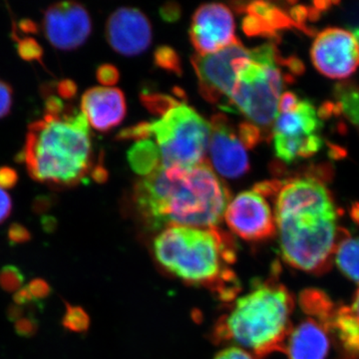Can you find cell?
Segmentation results:
<instances>
[{
	"label": "cell",
	"instance_id": "17",
	"mask_svg": "<svg viewBox=\"0 0 359 359\" xmlns=\"http://www.w3.org/2000/svg\"><path fill=\"white\" fill-rule=\"evenodd\" d=\"M236 9L245 14L243 29L249 36H273L278 30L297 25L282 8L269 2L238 4Z\"/></svg>",
	"mask_w": 359,
	"mask_h": 359
},
{
	"label": "cell",
	"instance_id": "8",
	"mask_svg": "<svg viewBox=\"0 0 359 359\" xmlns=\"http://www.w3.org/2000/svg\"><path fill=\"white\" fill-rule=\"evenodd\" d=\"M320 112L308 99L283 92L273 126V148L278 159L290 163L320 152L323 146Z\"/></svg>",
	"mask_w": 359,
	"mask_h": 359
},
{
	"label": "cell",
	"instance_id": "29",
	"mask_svg": "<svg viewBox=\"0 0 359 359\" xmlns=\"http://www.w3.org/2000/svg\"><path fill=\"white\" fill-rule=\"evenodd\" d=\"M151 135L150 122H142L135 126L129 127V128L122 130L118 134V139L120 140H147Z\"/></svg>",
	"mask_w": 359,
	"mask_h": 359
},
{
	"label": "cell",
	"instance_id": "35",
	"mask_svg": "<svg viewBox=\"0 0 359 359\" xmlns=\"http://www.w3.org/2000/svg\"><path fill=\"white\" fill-rule=\"evenodd\" d=\"M214 359H256L250 351L237 346H229L219 351Z\"/></svg>",
	"mask_w": 359,
	"mask_h": 359
},
{
	"label": "cell",
	"instance_id": "12",
	"mask_svg": "<svg viewBox=\"0 0 359 359\" xmlns=\"http://www.w3.org/2000/svg\"><path fill=\"white\" fill-rule=\"evenodd\" d=\"M42 28L52 46L60 50H74L88 39L92 21L82 4L60 1L44 11Z\"/></svg>",
	"mask_w": 359,
	"mask_h": 359
},
{
	"label": "cell",
	"instance_id": "19",
	"mask_svg": "<svg viewBox=\"0 0 359 359\" xmlns=\"http://www.w3.org/2000/svg\"><path fill=\"white\" fill-rule=\"evenodd\" d=\"M327 328L334 330L346 351L359 356V318L351 306L335 309Z\"/></svg>",
	"mask_w": 359,
	"mask_h": 359
},
{
	"label": "cell",
	"instance_id": "16",
	"mask_svg": "<svg viewBox=\"0 0 359 359\" xmlns=\"http://www.w3.org/2000/svg\"><path fill=\"white\" fill-rule=\"evenodd\" d=\"M81 112L94 129L109 131L121 124L126 116L124 93L113 87H93L82 95Z\"/></svg>",
	"mask_w": 359,
	"mask_h": 359
},
{
	"label": "cell",
	"instance_id": "41",
	"mask_svg": "<svg viewBox=\"0 0 359 359\" xmlns=\"http://www.w3.org/2000/svg\"><path fill=\"white\" fill-rule=\"evenodd\" d=\"M20 27L22 32L26 33L36 32L37 27L35 23H33L32 20H25L21 21Z\"/></svg>",
	"mask_w": 359,
	"mask_h": 359
},
{
	"label": "cell",
	"instance_id": "11",
	"mask_svg": "<svg viewBox=\"0 0 359 359\" xmlns=\"http://www.w3.org/2000/svg\"><path fill=\"white\" fill-rule=\"evenodd\" d=\"M224 218L230 230L243 240H266L276 233L271 207L266 197L254 189L233 198L226 205Z\"/></svg>",
	"mask_w": 359,
	"mask_h": 359
},
{
	"label": "cell",
	"instance_id": "26",
	"mask_svg": "<svg viewBox=\"0 0 359 359\" xmlns=\"http://www.w3.org/2000/svg\"><path fill=\"white\" fill-rule=\"evenodd\" d=\"M154 59L156 65L163 69L181 74V61L174 49L167 46L159 47L155 51Z\"/></svg>",
	"mask_w": 359,
	"mask_h": 359
},
{
	"label": "cell",
	"instance_id": "9",
	"mask_svg": "<svg viewBox=\"0 0 359 359\" xmlns=\"http://www.w3.org/2000/svg\"><path fill=\"white\" fill-rule=\"evenodd\" d=\"M250 56V50L240 40L215 53L193 56L191 60L199 80L200 93L208 102L226 109L238 69Z\"/></svg>",
	"mask_w": 359,
	"mask_h": 359
},
{
	"label": "cell",
	"instance_id": "6",
	"mask_svg": "<svg viewBox=\"0 0 359 359\" xmlns=\"http://www.w3.org/2000/svg\"><path fill=\"white\" fill-rule=\"evenodd\" d=\"M280 59L273 43L252 49L250 58L238 69L235 88L224 110L238 111L261 131L273 126L287 80Z\"/></svg>",
	"mask_w": 359,
	"mask_h": 359
},
{
	"label": "cell",
	"instance_id": "38",
	"mask_svg": "<svg viewBox=\"0 0 359 359\" xmlns=\"http://www.w3.org/2000/svg\"><path fill=\"white\" fill-rule=\"evenodd\" d=\"M57 93L65 99L73 98L77 93L76 84L72 80H62L57 84Z\"/></svg>",
	"mask_w": 359,
	"mask_h": 359
},
{
	"label": "cell",
	"instance_id": "13",
	"mask_svg": "<svg viewBox=\"0 0 359 359\" xmlns=\"http://www.w3.org/2000/svg\"><path fill=\"white\" fill-rule=\"evenodd\" d=\"M190 39L200 55L215 53L238 42L231 9L223 4H202L194 13Z\"/></svg>",
	"mask_w": 359,
	"mask_h": 359
},
{
	"label": "cell",
	"instance_id": "3",
	"mask_svg": "<svg viewBox=\"0 0 359 359\" xmlns=\"http://www.w3.org/2000/svg\"><path fill=\"white\" fill-rule=\"evenodd\" d=\"M22 160L39 183L69 188L79 184L92 166V141L83 113L70 106L58 114L32 122L26 135Z\"/></svg>",
	"mask_w": 359,
	"mask_h": 359
},
{
	"label": "cell",
	"instance_id": "21",
	"mask_svg": "<svg viewBox=\"0 0 359 359\" xmlns=\"http://www.w3.org/2000/svg\"><path fill=\"white\" fill-rule=\"evenodd\" d=\"M334 259L340 271L359 283V238H342L335 250Z\"/></svg>",
	"mask_w": 359,
	"mask_h": 359
},
{
	"label": "cell",
	"instance_id": "28",
	"mask_svg": "<svg viewBox=\"0 0 359 359\" xmlns=\"http://www.w3.org/2000/svg\"><path fill=\"white\" fill-rule=\"evenodd\" d=\"M238 138L245 148H254L262 140V131L250 122H243L238 126Z\"/></svg>",
	"mask_w": 359,
	"mask_h": 359
},
{
	"label": "cell",
	"instance_id": "4",
	"mask_svg": "<svg viewBox=\"0 0 359 359\" xmlns=\"http://www.w3.org/2000/svg\"><path fill=\"white\" fill-rule=\"evenodd\" d=\"M153 252L163 268L184 282L214 287L224 299L237 290L230 269L235 247L217 226H168L155 238Z\"/></svg>",
	"mask_w": 359,
	"mask_h": 359
},
{
	"label": "cell",
	"instance_id": "1",
	"mask_svg": "<svg viewBox=\"0 0 359 359\" xmlns=\"http://www.w3.org/2000/svg\"><path fill=\"white\" fill-rule=\"evenodd\" d=\"M231 195L208 162L158 168L134 187L137 212L152 231L168 226L212 228L221 223Z\"/></svg>",
	"mask_w": 359,
	"mask_h": 359
},
{
	"label": "cell",
	"instance_id": "2",
	"mask_svg": "<svg viewBox=\"0 0 359 359\" xmlns=\"http://www.w3.org/2000/svg\"><path fill=\"white\" fill-rule=\"evenodd\" d=\"M275 208L280 252L285 263L306 273H325L342 238L327 187L311 177L278 182Z\"/></svg>",
	"mask_w": 359,
	"mask_h": 359
},
{
	"label": "cell",
	"instance_id": "39",
	"mask_svg": "<svg viewBox=\"0 0 359 359\" xmlns=\"http://www.w3.org/2000/svg\"><path fill=\"white\" fill-rule=\"evenodd\" d=\"M162 18L167 21H175L180 16V8L176 4H167L161 8Z\"/></svg>",
	"mask_w": 359,
	"mask_h": 359
},
{
	"label": "cell",
	"instance_id": "40",
	"mask_svg": "<svg viewBox=\"0 0 359 359\" xmlns=\"http://www.w3.org/2000/svg\"><path fill=\"white\" fill-rule=\"evenodd\" d=\"M91 176L93 177L95 181L99 182V183H103V182H105L106 179H107L108 174L106 170L104 169V167L99 165V166H97L95 169L91 172Z\"/></svg>",
	"mask_w": 359,
	"mask_h": 359
},
{
	"label": "cell",
	"instance_id": "24",
	"mask_svg": "<svg viewBox=\"0 0 359 359\" xmlns=\"http://www.w3.org/2000/svg\"><path fill=\"white\" fill-rule=\"evenodd\" d=\"M141 101L143 105L154 114L165 115L172 109L179 105L176 99L171 96L163 95L159 93H148L144 92L141 95Z\"/></svg>",
	"mask_w": 359,
	"mask_h": 359
},
{
	"label": "cell",
	"instance_id": "18",
	"mask_svg": "<svg viewBox=\"0 0 359 359\" xmlns=\"http://www.w3.org/2000/svg\"><path fill=\"white\" fill-rule=\"evenodd\" d=\"M327 330L313 318L292 330L285 351L290 359H325L330 351Z\"/></svg>",
	"mask_w": 359,
	"mask_h": 359
},
{
	"label": "cell",
	"instance_id": "22",
	"mask_svg": "<svg viewBox=\"0 0 359 359\" xmlns=\"http://www.w3.org/2000/svg\"><path fill=\"white\" fill-rule=\"evenodd\" d=\"M337 97L344 114L359 130V88L340 87Z\"/></svg>",
	"mask_w": 359,
	"mask_h": 359
},
{
	"label": "cell",
	"instance_id": "33",
	"mask_svg": "<svg viewBox=\"0 0 359 359\" xmlns=\"http://www.w3.org/2000/svg\"><path fill=\"white\" fill-rule=\"evenodd\" d=\"M13 102V92L6 82L0 80V119L11 112Z\"/></svg>",
	"mask_w": 359,
	"mask_h": 359
},
{
	"label": "cell",
	"instance_id": "30",
	"mask_svg": "<svg viewBox=\"0 0 359 359\" xmlns=\"http://www.w3.org/2000/svg\"><path fill=\"white\" fill-rule=\"evenodd\" d=\"M29 294L32 295L33 301L39 302L41 299H46L51 292L50 285L46 280L42 278H35L32 282L25 285Z\"/></svg>",
	"mask_w": 359,
	"mask_h": 359
},
{
	"label": "cell",
	"instance_id": "31",
	"mask_svg": "<svg viewBox=\"0 0 359 359\" xmlns=\"http://www.w3.org/2000/svg\"><path fill=\"white\" fill-rule=\"evenodd\" d=\"M14 323H15L14 327H15L16 334L20 337H32L39 330V323L32 316H23L20 320L14 321Z\"/></svg>",
	"mask_w": 359,
	"mask_h": 359
},
{
	"label": "cell",
	"instance_id": "32",
	"mask_svg": "<svg viewBox=\"0 0 359 359\" xmlns=\"http://www.w3.org/2000/svg\"><path fill=\"white\" fill-rule=\"evenodd\" d=\"M96 77L101 84L106 85V87H110L111 85L117 83L120 74L115 66L103 65L99 66L97 69Z\"/></svg>",
	"mask_w": 359,
	"mask_h": 359
},
{
	"label": "cell",
	"instance_id": "34",
	"mask_svg": "<svg viewBox=\"0 0 359 359\" xmlns=\"http://www.w3.org/2000/svg\"><path fill=\"white\" fill-rule=\"evenodd\" d=\"M8 240L13 244H25L32 240V233L22 224H13L8 229Z\"/></svg>",
	"mask_w": 359,
	"mask_h": 359
},
{
	"label": "cell",
	"instance_id": "37",
	"mask_svg": "<svg viewBox=\"0 0 359 359\" xmlns=\"http://www.w3.org/2000/svg\"><path fill=\"white\" fill-rule=\"evenodd\" d=\"M11 211H13V201L11 196L6 192V190L0 189V224L4 223L11 216Z\"/></svg>",
	"mask_w": 359,
	"mask_h": 359
},
{
	"label": "cell",
	"instance_id": "27",
	"mask_svg": "<svg viewBox=\"0 0 359 359\" xmlns=\"http://www.w3.org/2000/svg\"><path fill=\"white\" fill-rule=\"evenodd\" d=\"M16 48L21 58L26 61H41L43 56V49L36 40L32 37L20 39L16 36Z\"/></svg>",
	"mask_w": 359,
	"mask_h": 359
},
{
	"label": "cell",
	"instance_id": "36",
	"mask_svg": "<svg viewBox=\"0 0 359 359\" xmlns=\"http://www.w3.org/2000/svg\"><path fill=\"white\" fill-rule=\"evenodd\" d=\"M18 181V176L15 170L9 167L0 168V189L6 190V189L13 188Z\"/></svg>",
	"mask_w": 359,
	"mask_h": 359
},
{
	"label": "cell",
	"instance_id": "10",
	"mask_svg": "<svg viewBox=\"0 0 359 359\" xmlns=\"http://www.w3.org/2000/svg\"><path fill=\"white\" fill-rule=\"evenodd\" d=\"M316 70L330 79H346L359 67V41L349 30L330 27L316 35L311 45Z\"/></svg>",
	"mask_w": 359,
	"mask_h": 359
},
{
	"label": "cell",
	"instance_id": "5",
	"mask_svg": "<svg viewBox=\"0 0 359 359\" xmlns=\"http://www.w3.org/2000/svg\"><path fill=\"white\" fill-rule=\"evenodd\" d=\"M294 299L280 283H264L238 297L216 334L259 356L285 351Z\"/></svg>",
	"mask_w": 359,
	"mask_h": 359
},
{
	"label": "cell",
	"instance_id": "20",
	"mask_svg": "<svg viewBox=\"0 0 359 359\" xmlns=\"http://www.w3.org/2000/svg\"><path fill=\"white\" fill-rule=\"evenodd\" d=\"M130 166L140 176L146 177L152 174L162 166L159 148L154 142L142 140L128 151Z\"/></svg>",
	"mask_w": 359,
	"mask_h": 359
},
{
	"label": "cell",
	"instance_id": "14",
	"mask_svg": "<svg viewBox=\"0 0 359 359\" xmlns=\"http://www.w3.org/2000/svg\"><path fill=\"white\" fill-rule=\"evenodd\" d=\"M209 153L215 169L226 178L237 179L250 170L249 156L228 118L223 114L212 116Z\"/></svg>",
	"mask_w": 359,
	"mask_h": 359
},
{
	"label": "cell",
	"instance_id": "7",
	"mask_svg": "<svg viewBox=\"0 0 359 359\" xmlns=\"http://www.w3.org/2000/svg\"><path fill=\"white\" fill-rule=\"evenodd\" d=\"M162 166L193 167L205 162L211 124L193 108L179 104L158 121L150 122Z\"/></svg>",
	"mask_w": 359,
	"mask_h": 359
},
{
	"label": "cell",
	"instance_id": "23",
	"mask_svg": "<svg viewBox=\"0 0 359 359\" xmlns=\"http://www.w3.org/2000/svg\"><path fill=\"white\" fill-rule=\"evenodd\" d=\"M66 311L62 318V325L73 332H83L88 330L89 318L84 309L79 306H71L66 302Z\"/></svg>",
	"mask_w": 359,
	"mask_h": 359
},
{
	"label": "cell",
	"instance_id": "15",
	"mask_svg": "<svg viewBox=\"0 0 359 359\" xmlns=\"http://www.w3.org/2000/svg\"><path fill=\"white\" fill-rule=\"evenodd\" d=\"M105 35L116 52L124 56H135L150 46L152 27L147 16L138 8L121 7L108 18Z\"/></svg>",
	"mask_w": 359,
	"mask_h": 359
},
{
	"label": "cell",
	"instance_id": "42",
	"mask_svg": "<svg viewBox=\"0 0 359 359\" xmlns=\"http://www.w3.org/2000/svg\"><path fill=\"white\" fill-rule=\"evenodd\" d=\"M351 309L355 316L359 318V289L358 292H355V295L353 297V304L351 306Z\"/></svg>",
	"mask_w": 359,
	"mask_h": 359
},
{
	"label": "cell",
	"instance_id": "25",
	"mask_svg": "<svg viewBox=\"0 0 359 359\" xmlns=\"http://www.w3.org/2000/svg\"><path fill=\"white\" fill-rule=\"evenodd\" d=\"M25 276L18 266H6L0 271V287L6 292H18L22 287Z\"/></svg>",
	"mask_w": 359,
	"mask_h": 359
}]
</instances>
